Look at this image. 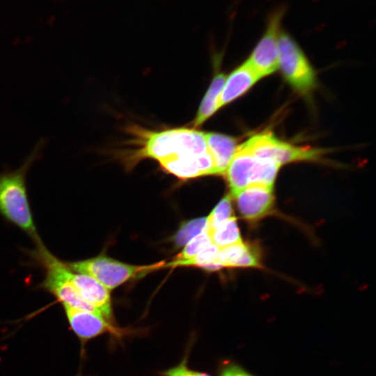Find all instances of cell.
Here are the masks:
<instances>
[{
    "label": "cell",
    "mask_w": 376,
    "mask_h": 376,
    "mask_svg": "<svg viewBox=\"0 0 376 376\" xmlns=\"http://www.w3.org/2000/svg\"><path fill=\"white\" fill-rule=\"evenodd\" d=\"M127 132L134 146L125 155L131 164L143 159H155L165 171L181 179L214 175L203 131L193 127L155 131L132 125Z\"/></svg>",
    "instance_id": "obj_1"
},
{
    "label": "cell",
    "mask_w": 376,
    "mask_h": 376,
    "mask_svg": "<svg viewBox=\"0 0 376 376\" xmlns=\"http://www.w3.org/2000/svg\"><path fill=\"white\" fill-rule=\"evenodd\" d=\"M45 144V140L40 139L17 170L0 173V213L30 235L36 242L40 240L28 201L26 177L32 164L39 158Z\"/></svg>",
    "instance_id": "obj_2"
},
{
    "label": "cell",
    "mask_w": 376,
    "mask_h": 376,
    "mask_svg": "<svg viewBox=\"0 0 376 376\" xmlns=\"http://www.w3.org/2000/svg\"><path fill=\"white\" fill-rule=\"evenodd\" d=\"M275 162L259 158L240 144L224 176L230 189L231 196L251 185L274 186L280 168Z\"/></svg>",
    "instance_id": "obj_3"
},
{
    "label": "cell",
    "mask_w": 376,
    "mask_h": 376,
    "mask_svg": "<svg viewBox=\"0 0 376 376\" xmlns=\"http://www.w3.org/2000/svg\"><path fill=\"white\" fill-rule=\"evenodd\" d=\"M33 254L45 269L42 287L55 296L63 306L102 315L70 283L66 275L68 267L65 263L53 256L40 242H37V249Z\"/></svg>",
    "instance_id": "obj_4"
},
{
    "label": "cell",
    "mask_w": 376,
    "mask_h": 376,
    "mask_svg": "<svg viewBox=\"0 0 376 376\" xmlns=\"http://www.w3.org/2000/svg\"><path fill=\"white\" fill-rule=\"evenodd\" d=\"M278 68L299 94L307 95L315 89L316 77L313 68L297 42L283 29L278 42Z\"/></svg>",
    "instance_id": "obj_5"
},
{
    "label": "cell",
    "mask_w": 376,
    "mask_h": 376,
    "mask_svg": "<svg viewBox=\"0 0 376 376\" xmlns=\"http://www.w3.org/2000/svg\"><path fill=\"white\" fill-rule=\"evenodd\" d=\"M65 264L71 271L93 277L108 290L116 288L141 272L163 265L162 263L144 266L132 265L103 255Z\"/></svg>",
    "instance_id": "obj_6"
},
{
    "label": "cell",
    "mask_w": 376,
    "mask_h": 376,
    "mask_svg": "<svg viewBox=\"0 0 376 376\" xmlns=\"http://www.w3.org/2000/svg\"><path fill=\"white\" fill-rule=\"evenodd\" d=\"M240 145L253 155L272 160L280 166L295 162L317 161L325 152L283 141L271 132L257 134Z\"/></svg>",
    "instance_id": "obj_7"
},
{
    "label": "cell",
    "mask_w": 376,
    "mask_h": 376,
    "mask_svg": "<svg viewBox=\"0 0 376 376\" xmlns=\"http://www.w3.org/2000/svg\"><path fill=\"white\" fill-rule=\"evenodd\" d=\"M286 8L280 6L268 15L265 31L246 61L260 78L278 69V42Z\"/></svg>",
    "instance_id": "obj_8"
},
{
    "label": "cell",
    "mask_w": 376,
    "mask_h": 376,
    "mask_svg": "<svg viewBox=\"0 0 376 376\" xmlns=\"http://www.w3.org/2000/svg\"><path fill=\"white\" fill-rule=\"evenodd\" d=\"M232 197L236 201L241 216L249 221H256L270 213L274 204L273 187L251 185Z\"/></svg>",
    "instance_id": "obj_9"
},
{
    "label": "cell",
    "mask_w": 376,
    "mask_h": 376,
    "mask_svg": "<svg viewBox=\"0 0 376 376\" xmlns=\"http://www.w3.org/2000/svg\"><path fill=\"white\" fill-rule=\"evenodd\" d=\"M66 275L78 293L110 322L112 318V308L109 290L93 277L74 272L68 267Z\"/></svg>",
    "instance_id": "obj_10"
},
{
    "label": "cell",
    "mask_w": 376,
    "mask_h": 376,
    "mask_svg": "<svg viewBox=\"0 0 376 376\" xmlns=\"http://www.w3.org/2000/svg\"><path fill=\"white\" fill-rule=\"evenodd\" d=\"M71 329L83 341L118 331L102 315L63 306Z\"/></svg>",
    "instance_id": "obj_11"
},
{
    "label": "cell",
    "mask_w": 376,
    "mask_h": 376,
    "mask_svg": "<svg viewBox=\"0 0 376 376\" xmlns=\"http://www.w3.org/2000/svg\"><path fill=\"white\" fill-rule=\"evenodd\" d=\"M260 79V76L245 61L226 76L219 98V109L243 95Z\"/></svg>",
    "instance_id": "obj_12"
},
{
    "label": "cell",
    "mask_w": 376,
    "mask_h": 376,
    "mask_svg": "<svg viewBox=\"0 0 376 376\" xmlns=\"http://www.w3.org/2000/svg\"><path fill=\"white\" fill-rule=\"evenodd\" d=\"M209 152L214 166V175H224L239 143L237 138L226 134L205 132Z\"/></svg>",
    "instance_id": "obj_13"
},
{
    "label": "cell",
    "mask_w": 376,
    "mask_h": 376,
    "mask_svg": "<svg viewBox=\"0 0 376 376\" xmlns=\"http://www.w3.org/2000/svg\"><path fill=\"white\" fill-rule=\"evenodd\" d=\"M222 267H260L258 250L253 246L241 243L220 248L218 253Z\"/></svg>",
    "instance_id": "obj_14"
},
{
    "label": "cell",
    "mask_w": 376,
    "mask_h": 376,
    "mask_svg": "<svg viewBox=\"0 0 376 376\" xmlns=\"http://www.w3.org/2000/svg\"><path fill=\"white\" fill-rule=\"evenodd\" d=\"M226 76L221 71L216 72L191 122V127L198 129L219 110V98Z\"/></svg>",
    "instance_id": "obj_15"
},
{
    "label": "cell",
    "mask_w": 376,
    "mask_h": 376,
    "mask_svg": "<svg viewBox=\"0 0 376 376\" xmlns=\"http://www.w3.org/2000/svg\"><path fill=\"white\" fill-rule=\"evenodd\" d=\"M219 250V248L211 243L192 258L182 261L173 260L166 266L177 267L191 265L201 267L207 270H218L223 267L218 258Z\"/></svg>",
    "instance_id": "obj_16"
},
{
    "label": "cell",
    "mask_w": 376,
    "mask_h": 376,
    "mask_svg": "<svg viewBox=\"0 0 376 376\" xmlns=\"http://www.w3.org/2000/svg\"><path fill=\"white\" fill-rule=\"evenodd\" d=\"M212 243L218 248L242 242L235 216L209 233Z\"/></svg>",
    "instance_id": "obj_17"
},
{
    "label": "cell",
    "mask_w": 376,
    "mask_h": 376,
    "mask_svg": "<svg viewBox=\"0 0 376 376\" xmlns=\"http://www.w3.org/2000/svg\"><path fill=\"white\" fill-rule=\"evenodd\" d=\"M231 198L230 194L226 195L207 217L206 229L208 233L234 216Z\"/></svg>",
    "instance_id": "obj_18"
},
{
    "label": "cell",
    "mask_w": 376,
    "mask_h": 376,
    "mask_svg": "<svg viewBox=\"0 0 376 376\" xmlns=\"http://www.w3.org/2000/svg\"><path fill=\"white\" fill-rule=\"evenodd\" d=\"M207 217L197 218L182 224L174 237L178 246L185 245L206 228Z\"/></svg>",
    "instance_id": "obj_19"
},
{
    "label": "cell",
    "mask_w": 376,
    "mask_h": 376,
    "mask_svg": "<svg viewBox=\"0 0 376 376\" xmlns=\"http://www.w3.org/2000/svg\"><path fill=\"white\" fill-rule=\"evenodd\" d=\"M211 243L210 236L205 228L185 244L182 251L177 256L176 259L174 260L182 261L191 259Z\"/></svg>",
    "instance_id": "obj_20"
},
{
    "label": "cell",
    "mask_w": 376,
    "mask_h": 376,
    "mask_svg": "<svg viewBox=\"0 0 376 376\" xmlns=\"http://www.w3.org/2000/svg\"><path fill=\"white\" fill-rule=\"evenodd\" d=\"M219 376H255L240 364L229 361L226 362L221 368Z\"/></svg>",
    "instance_id": "obj_21"
},
{
    "label": "cell",
    "mask_w": 376,
    "mask_h": 376,
    "mask_svg": "<svg viewBox=\"0 0 376 376\" xmlns=\"http://www.w3.org/2000/svg\"><path fill=\"white\" fill-rule=\"evenodd\" d=\"M164 376H211L208 374L189 369L185 362L163 372Z\"/></svg>",
    "instance_id": "obj_22"
}]
</instances>
